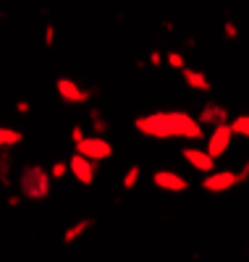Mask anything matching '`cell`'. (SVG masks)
<instances>
[{
	"mask_svg": "<svg viewBox=\"0 0 249 262\" xmlns=\"http://www.w3.org/2000/svg\"><path fill=\"white\" fill-rule=\"evenodd\" d=\"M139 134L152 137V139H202V123L192 118L189 113L181 111H163V113H152L142 116L134 121Z\"/></svg>",
	"mask_w": 249,
	"mask_h": 262,
	"instance_id": "6da1fadb",
	"label": "cell"
},
{
	"mask_svg": "<svg viewBox=\"0 0 249 262\" xmlns=\"http://www.w3.org/2000/svg\"><path fill=\"white\" fill-rule=\"evenodd\" d=\"M50 173L45 170L42 165H24L21 168V194L27 196V200H45V196L50 194Z\"/></svg>",
	"mask_w": 249,
	"mask_h": 262,
	"instance_id": "7a4b0ae2",
	"label": "cell"
},
{
	"mask_svg": "<svg viewBox=\"0 0 249 262\" xmlns=\"http://www.w3.org/2000/svg\"><path fill=\"white\" fill-rule=\"evenodd\" d=\"M74 149L79 152V155H84V158H89V160H95V163H102V160H108V158L113 155V144H110L105 137H100V134L84 137L81 142L74 144Z\"/></svg>",
	"mask_w": 249,
	"mask_h": 262,
	"instance_id": "3957f363",
	"label": "cell"
},
{
	"mask_svg": "<svg viewBox=\"0 0 249 262\" xmlns=\"http://www.w3.org/2000/svg\"><path fill=\"white\" fill-rule=\"evenodd\" d=\"M97 168H100V163H95V160H89V158L79 155V152H74L71 160H69V173H71V176H74L81 186H92V184H95Z\"/></svg>",
	"mask_w": 249,
	"mask_h": 262,
	"instance_id": "277c9868",
	"label": "cell"
},
{
	"mask_svg": "<svg viewBox=\"0 0 249 262\" xmlns=\"http://www.w3.org/2000/svg\"><path fill=\"white\" fill-rule=\"evenodd\" d=\"M55 90H58L63 102H71V105H81L95 95V90H84V86H79L74 79H66V76H60L55 81Z\"/></svg>",
	"mask_w": 249,
	"mask_h": 262,
	"instance_id": "5b68a950",
	"label": "cell"
},
{
	"mask_svg": "<svg viewBox=\"0 0 249 262\" xmlns=\"http://www.w3.org/2000/svg\"><path fill=\"white\" fill-rule=\"evenodd\" d=\"M231 139H234V128H231V123H218V126L213 128L210 139H208V152L218 160L220 155H225V149L231 147Z\"/></svg>",
	"mask_w": 249,
	"mask_h": 262,
	"instance_id": "8992f818",
	"label": "cell"
},
{
	"mask_svg": "<svg viewBox=\"0 0 249 262\" xmlns=\"http://www.w3.org/2000/svg\"><path fill=\"white\" fill-rule=\"evenodd\" d=\"M236 184H241L239 181V173H234V170H210L208 173V179H205V186L208 191H229L231 186H236Z\"/></svg>",
	"mask_w": 249,
	"mask_h": 262,
	"instance_id": "52a82bcc",
	"label": "cell"
},
{
	"mask_svg": "<svg viewBox=\"0 0 249 262\" xmlns=\"http://www.w3.org/2000/svg\"><path fill=\"white\" fill-rule=\"evenodd\" d=\"M181 158H184L192 168L202 170V173H210L215 168V158L210 155L208 149H197V147H184L181 149Z\"/></svg>",
	"mask_w": 249,
	"mask_h": 262,
	"instance_id": "ba28073f",
	"label": "cell"
},
{
	"mask_svg": "<svg viewBox=\"0 0 249 262\" xmlns=\"http://www.w3.org/2000/svg\"><path fill=\"white\" fill-rule=\"evenodd\" d=\"M152 184L163 191H186L189 189V181L184 176H178L173 170H157L152 176Z\"/></svg>",
	"mask_w": 249,
	"mask_h": 262,
	"instance_id": "9c48e42d",
	"label": "cell"
},
{
	"mask_svg": "<svg viewBox=\"0 0 249 262\" xmlns=\"http://www.w3.org/2000/svg\"><path fill=\"white\" fill-rule=\"evenodd\" d=\"M197 121H199V123H213V126H218V123H225V121H229V113H225V107L210 102V105L202 107V116H199Z\"/></svg>",
	"mask_w": 249,
	"mask_h": 262,
	"instance_id": "30bf717a",
	"label": "cell"
},
{
	"mask_svg": "<svg viewBox=\"0 0 249 262\" xmlns=\"http://www.w3.org/2000/svg\"><path fill=\"white\" fill-rule=\"evenodd\" d=\"M92 226H95V217H84V221L74 223L69 231L63 233V244H74L76 238H79V236H84V233H87L89 228H92Z\"/></svg>",
	"mask_w": 249,
	"mask_h": 262,
	"instance_id": "8fae6325",
	"label": "cell"
},
{
	"mask_svg": "<svg viewBox=\"0 0 249 262\" xmlns=\"http://www.w3.org/2000/svg\"><path fill=\"white\" fill-rule=\"evenodd\" d=\"M184 79H186V84L192 86V90H202V92H208L210 90V79L205 76V74H199V71H184Z\"/></svg>",
	"mask_w": 249,
	"mask_h": 262,
	"instance_id": "7c38bea8",
	"label": "cell"
},
{
	"mask_svg": "<svg viewBox=\"0 0 249 262\" xmlns=\"http://www.w3.org/2000/svg\"><path fill=\"white\" fill-rule=\"evenodd\" d=\"M18 142H24V134H21V131L0 126V147H16Z\"/></svg>",
	"mask_w": 249,
	"mask_h": 262,
	"instance_id": "4fadbf2b",
	"label": "cell"
},
{
	"mask_svg": "<svg viewBox=\"0 0 249 262\" xmlns=\"http://www.w3.org/2000/svg\"><path fill=\"white\" fill-rule=\"evenodd\" d=\"M11 147H6V152L0 155V184L11 186Z\"/></svg>",
	"mask_w": 249,
	"mask_h": 262,
	"instance_id": "5bb4252c",
	"label": "cell"
},
{
	"mask_svg": "<svg viewBox=\"0 0 249 262\" xmlns=\"http://www.w3.org/2000/svg\"><path fill=\"white\" fill-rule=\"evenodd\" d=\"M231 128H234V134H239V137H246V139H249V116H239V118L231 123Z\"/></svg>",
	"mask_w": 249,
	"mask_h": 262,
	"instance_id": "9a60e30c",
	"label": "cell"
},
{
	"mask_svg": "<svg viewBox=\"0 0 249 262\" xmlns=\"http://www.w3.org/2000/svg\"><path fill=\"white\" fill-rule=\"evenodd\" d=\"M139 165H131L129 168V173H126V176H123V189H134V186H137V181H139Z\"/></svg>",
	"mask_w": 249,
	"mask_h": 262,
	"instance_id": "2e32d148",
	"label": "cell"
},
{
	"mask_svg": "<svg viewBox=\"0 0 249 262\" xmlns=\"http://www.w3.org/2000/svg\"><path fill=\"white\" fill-rule=\"evenodd\" d=\"M66 173H69V163H63V160H58V163L53 165V170H50V179H63Z\"/></svg>",
	"mask_w": 249,
	"mask_h": 262,
	"instance_id": "e0dca14e",
	"label": "cell"
},
{
	"mask_svg": "<svg viewBox=\"0 0 249 262\" xmlns=\"http://www.w3.org/2000/svg\"><path fill=\"white\" fill-rule=\"evenodd\" d=\"M92 128H95V134H100V137H102L105 131L110 128V123H108L102 116H97V118H92Z\"/></svg>",
	"mask_w": 249,
	"mask_h": 262,
	"instance_id": "ac0fdd59",
	"label": "cell"
},
{
	"mask_svg": "<svg viewBox=\"0 0 249 262\" xmlns=\"http://www.w3.org/2000/svg\"><path fill=\"white\" fill-rule=\"evenodd\" d=\"M53 45H55V27L48 24L45 27V48H53Z\"/></svg>",
	"mask_w": 249,
	"mask_h": 262,
	"instance_id": "d6986e66",
	"label": "cell"
},
{
	"mask_svg": "<svg viewBox=\"0 0 249 262\" xmlns=\"http://www.w3.org/2000/svg\"><path fill=\"white\" fill-rule=\"evenodd\" d=\"M81 139H84V128H81V126L76 123V126L71 128V142L76 144V142H81Z\"/></svg>",
	"mask_w": 249,
	"mask_h": 262,
	"instance_id": "ffe728a7",
	"label": "cell"
},
{
	"mask_svg": "<svg viewBox=\"0 0 249 262\" xmlns=\"http://www.w3.org/2000/svg\"><path fill=\"white\" fill-rule=\"evenodd\" d=\"M168 63L176 66V69H181V66H184V58H181L178 53H168Z\"/></svg>",
	"mask_w": 249,
	"mask_h": 262,
	"instance_id": "44dd1931",
	"label": "cell"
},
{
	"mask_svg": "<svg viewBox=\"0 0 249 262\" xmlns=\"http://www.w3.org/2000/svg\"><path fill=\"white\" fill-rule=\"evenodd\" d=\"M16 111H18V113H29V102H21V100H18V102H16Z\"/></svg>",
	"mask_w": 249,
	"mask_h": 262,
	"instance_id": "7402d4cb",
	"label": "cell"
},
{
	"mask_svg": "<svg viewBox=\"0 0 249 262\" xmlns=\"http://www.w3.org/2000/svg\"><path fill=\"white\" fill-rule=\"evenodd\" d=\"M160 60H163L160 53H152V55H150V63H152V66H160Z\"/></svg>",
	"mask_w": 249,
	"mask_h": 262,
	"instance_id": "603a6c76",
	"label": "cell"
},
{
	"mask_svg": "<svg viewBox=\"0 0 249 262\" xmlns=\"http://www.w3.org/2000/svg\"><path fill=\"white\" fill-rule=\"evenodd\" d=\"M225 34L234 37V34H236V27H234V24H225Z\"/></svg>",
	"mask_w": 249,
	"mask_h": 262,
	"instance_id": "cb8c5ba5",
	"label": "cell"
}]
</instances>
